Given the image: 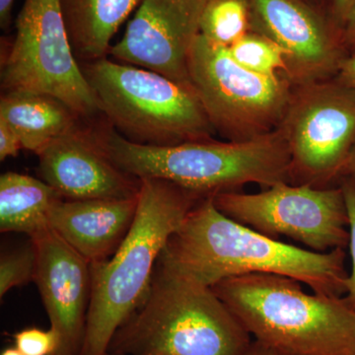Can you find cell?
Returning a JSON list of instances; mask_svg holds the SVG:
<instances>
[{"label":"cell","instance_id":"obj_1","mask_svg":"<svg viewBox=\"0 0 355 355\" xmlns=\"http://www.w3.org/2000/svg\"><path fill=\"white\" fill-rule=\"evenodd\" d=\"M345 258V249L317 253L261 234L224 216L209 197L169 238L159 263L209 287L239 275L270 273L298 280L315 293L343 297Z\"/></svg>","mask_w":355,"mask_h":355},{"label":"cell","instance_id":"obj_2","mask_svg":"<svg viewBox=\"0 0 355 355\" xmlns=\"http://www.w3.org/2000/svg\"><path fill=\"white\" fill-rule=\"evenodd\" d=\"M203 196L141 179L130 232L108 260L90 263L91 299L79 355H108L114 334L146 298L163 250Z\"/></svg>","mask_w":355,"mask_h":355},{"label":"cell","instance_id":"obj_3","mask_svg":"<svg viewBox=\"0 0 355 355\" xmlns=\"http://www.w3.org/2000/svg\"><path fill=\"white\" fill-rule=\"evenodd\" d=\"M301 284L250 273L211 288L254 340L279 355H355V311L343 297L306 293Z\"/></svg>","mask_w":355,"mask_h":355},{"label":"cell","instance_id":"obj_4","mask_svg":"<svg viewBox=\"0 0 355 355\" xmlns=\"http://www.w3.org/2000/svg\"><path fill=\"white\" fill-rule=\"evenodd\" d=\"M96 133L114 164L128 174L172 182L205 198L248 184L266 189L291 183V151L279 128L244 141L210 139L173 146L133 144L114 130Z\"/></svg>","mask_w":355,"mask_h":355},{"label":"cell","instance_id":"obj_5","mask_svg":"<svg viewBox=\"0 0 355 355\" xmlns=\"http://www.w3.org/2000/svg\"><path fill=\"white\" fill-rule=\"evenodd\" d=\"M252 336L211 287L157 261L150 288L108 355H242Z\"/></svg>","mask_w":355,"mask_h":355},{"label":"cell","instance_id":"obj_6","mask_svg":"<svg viewBox=\"0 0 355 355\" xmlns=\"http://www.w3.org/2000/svg\"><path fill=\"white\" fill-rule=\"evenodd\" d=\"M81 67L102 113L133 144L173 146L214 139L216 132L191 86L107 58Z\"/></svg>","mask_w":355,"mask_h":355},{"label":"cell","instance_id":"obj_7","mask_svg":"<svg viewBox=\"0 0 355 355\" xmlns=\"http://www.w3.org/2000/svg\"><path fill=\"white\" fill-rule=\"evenodd\" d=\"M191 84L216 133L244 141L279 127L294 86L284 73L245 69L228 48L200 34L189 60Z\"/></svg>","mask_w":355,"mask_h":355},{"label":"cell","instance_id":"obj_8","mask_svg":"<svg viewBox=\"0 0 355 355\" xmlns=\"http://www.w3.org/2000/svg\"><path fill=\"white\" fill-rule=\"evenodd\" d=\"M1 86L53 96L80 119L103 114L72 51L58 0H25L2 60Z\"/></svg>","mask_w":355,"mask_h":355},{"label":"cell","instance_id":"obj_9","mask_svg":"<svg viewBox=\"0 0 355 355\" xmlns=\"http://www.w3.org/2000/svg\"><path fill=\"white\" fill-rule=\"evenodd\" d=\"M280 130L291 151V183L338 186L355 146V90L336 78L294 86Z\"/></svg>","mask_w":355,"mask_h":355},{"label":"cell","instance_id":"obj_10","mask_svg":"<svg viewBox=\"0 0 355 355\" xmlns=\"http://www.w3.org/2000/svg\"><path fill=\"white\" fill-rule=\"evenodd\" d=\"M212 198L224 216L273 239L284 236L317 253L349 247V214L340 184L317 189L279 183L260 193L225 191Z\"/></svg>","mask_w":355,"mask_h":355},{"label":"cell","instance_id":"obj_11","mask_svg":"<svg viewBox=\"0 0 355 355\" xmlns=\"http://www.w3.org/2000/svg\"><path fill=\"white\" fill-rule=\"evenodd\" d=\"M207 0H141L123 39L110 55L191 86L189 60L200 36ZM193 87V86H191Z\"/></svg>","mask_w":355,"mask_h":355},{"label":"cell","instance_id":"obj_12","mask_svg":"<svg viewBox=\"0 0 355 355\" xmlns=\"http://www.w3.org/2000/svg\"><path fill=\"white\" fill-rule=\"evenodd\" d=\"M250 31L286 51L293 86L335 78L349 55L342 37L302 0H250Z\"/></svg>","mask_w":355,"mask_h":355},{"label":"cell","instance_id":"obj_13","mask_svg":"<svg viewBox=\"0 0 355 355\" xmlns=\"http://www.w3.org/2000/svg\"><path fill=\"white\" fill-rule=\"evenodd\" d=\"M30 238L36 252L34 282L60 338L55 355H79L91 299L90 263L50 226Z\"/></svg>","mask_w":355,"mask_h":355},{"label":"cell","instance_id":"obj_14","mask_svg":"<svg viewBox=\"0 0 355 355\" xmlns=\"http://www.w3.org/2000/svg\"><path fill=\"white\" fill-rule=\"evenodd\" d=\"M42 180L64 200H112L139 196L141 180L114 164L96 132L79 127L37 154Z\"/></svg>","mask_w":355,"mask_h":355},{"label":"cell","instance_id":"obj_15","mask_svg":"<svg viewBox=\"0 0 355 355\" xmlns=\"http://www.w3.org/2000/svg\"><path fill=\"white\" fill-rule=\"evenodd\" d=\"M139 196L112 200H62L49 214V226L89 263L108 260L127 237Z\"/></svg>","mask_w":355,"mask_h":355},{"label":"cell","instance_id":"obj_16","mask_svg":"<svg viewBox=\"0 0 355 355\" xmlns=\"http://www.w3.org/2000/svg\"><path fill=\"white\" fill-rule=\"evenodd\" d=\"M79 120L64 102L38 91L13 89L0 99V121L19 137L23 149L36 154L80 127Z\"/></svg>","mask_w":355,"mask_h":355},{"label":"cell","instance_id":"obj_17","mask_svg":"<svg viewBox=\"0 0 355 355\" xmlns=\"http://www.w3.org/2000/svg\"><path fill=\"white\" fill-rule=\"evenodd\" d=\"M72 51L84 64L106 58L112 38L141 0H58Z\"/></svg>","mask_w":355,"mask_h":355},{"label":"cell","instance_id":"obj_18","mask_svg":"<svg viewBox=\"0 0 355 355\" xmlns=\"http://www.w3.org/2000/svg\"><path fill=\"white\" fill-rule=\"evenodd\" d=\"M64 198L43 180L7 172L0 177V231L32 236L49 226V214Z\"/></svg>","mask_w":355,"mask_h":355},{"label":"cell","instance_id":"obj_19","mask_svg":"<svg viewBox=\"0 0 355 355\" xmlns=\"http://www.w3.org/2000/svg\"><path fill=\"white\" fill-rule=\"evenodd\" d=\"M200 30L212 43L229 48L250 32V0H207Z\"/></svg>","mask_w":355,"mask_h":355},{"label":"cell","instance_id":"obj_20","mask_svg":"<svg viewBox=\"0 0 355 355\" xmlns=\"http://www.w3.org/2000/svg\"><path fill=\"white\" fill-rule=\"evenodd\" d=\"M231 57L245 69L263 74H286V53L268 37L250 31L228 48Z\"/></svg>","mask_w":355,"mask_h":355},{"label":"cell","instance_id":"obj_21","mask_svg":"<svg viewBox=\"0 0 355 355\" xmlns=\"http://www.w3.org/2000/svg\"><path fill=\"white\" fill-rule=\"evenodd\" d=\"M36 252L31 238L27 244L2 252L0 257V298L15 287L34 282Z\"/></svg>","mask_w":355,"mask_h":355},{"label":"cell","instance_id":"obj_22","mask_svg":"<svg viewBox=\"0 0 355 355\" xmlns=\"http://www.w3.org/2000/svg\"><path fill=\"white\" fill-rule=\"evenodd\" d=\"M15 347L24 355H55L60 347L57 331L27 328L13 336Z\"/></svg>","mask_w":355,"mask_h":355},{"label":"cell","instance_id":"obj_23","mask_svg":"<svg viewBox=\"0 0 355 355\" xmlns=\"http://www.w3.org/2000/svg\"><path fill=\"white\" fill-rule=\"evenodd\" d=\"M342 187L349 214V248L352 258V270L345 282V293L343 295L347 304L355 311V184L349 178H343Z\"/></svg>","mask_w":355,"mask_h":355},{"label":"cell","instance_id":"obj_24","mask_svg":"<svg viewBox=\"0 0 355 355\" xmlns=\"http://www.w3.org/2000/svg\"><path fill=\"white\" fill-rule=\"evenodd\" d=\"M23 149L19 137L6 123L0 121V160L16 157Z\"/></svg>","mask_w":355,"mask_h":355},{"label":"cell","instance_id":"obj_25","mask_svg":"<svg viewBox=\"0 0 355 355\" xmlns=\"http://www.w3.org/2000/svg\"><path fill=\"white\" fill-rule=\"evenodd\" d=\"M334 17L340 27H345L349 14L355 6V0H329Z\"/></svg>","mask_w":355,"mask_h":355},{"label":"cell","instance_id":"obj_26","mask_svg":"<svg viewBox=\"0 0 355 355\" xmlns=\"http://www.w3.org/2000/svg\"><path fill=\"white\" fill-rule=\"evenodd\" d=\"M336 78L355 90V55H349L343 60Z\"/></svg>","mask_w":355,"mask_h":355},{"label":"cell","instance_id":"obj_27","mask_svg":"<svg viewBox=\"0 0 355 355\" xmlns=\"http://www.w3.org/2000/svg\"><path fill=\"white\" fill-rule=\"evenodd\" d=\"M343 42L349 55H355V6L343 28Z\"/></svg>","mask_w":355,"mask_h":355},{"label":"cell","instance_id":"obj_28","mask_svg":"<svg viewBox=\"0 0 355 355\" xmlns=\"http://www.w3.org/2000/svg\"><path fill=\"white\" fill-rule=\"evenodd\" d=\"M14 0H0V23L3 29L9 25Z\"/></svg>","mask_w":355,"mask_h":355},{"label":"cell","instance_id":"obj_29","mask_svg":"<svg viewBox=\"0 0 355 355\" xmlns=\"http://www.w3.org/2000/svg\"><path fill=\"white\" fill-rule=\"evenodd\" d=\"M242 355H279L256 340H252L251 345L243 352Z\"/></svg>","mask_w":355,"mask_h":355},{"label":"cell","instance_id":"obj_30","mask_svg":"<svg viewBox=\"0 0 355 355\" xmlns=\"http://www.w3.org/2000/svg\"><path fill=\"white\" fill-rule=\"evenodd\" d=\"M349 178L355 184V146L352 149V155H350L349 165H347L345 177Z\"/></svg>","mask_w":355,"mask_h":355},{"label":"cell","instance_id":"obj_31","mask_svg":"<svg viewBox=\"0 0 355 355\" xmlns=\"http://www.w3.org/2000/svg\"><path fill=\"white\" fill-rule=\"evenodd\" d=\"M0 355H24L20 352L17 347H9V349H4Z\"/></svg>","mask_w":355,"mask_h":355}]
</instances>
